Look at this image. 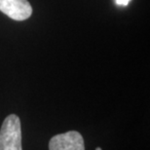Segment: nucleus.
Returning <instances> with one entry per match:
<instances>
[{"mask_svg": "<svg viewBox=\"0 0 150 150\" xmlns=\"http://www.w3.org/2000/svg\"><path fill=\"white\" fill-rule=\"evenodd\" d=\"M0 150H23L22 127L15 114L7 116L0 129Z\"/></svg>", "mask_w": 150, "mask_h": 150, "instance_id": "obj_1", "label": "nucleus"}, {"mask_svg": "<svg viewBox=\"0 0 150 150\" xmlns=\"http://www.w3.org/2000/svg\"><path fill=\"white\" fill-rule=\"evenodd\" d=\"M49 150H85L82 134L76 131L56 134L50 140Z\"/></svg>", "mask_w": 150, "mask_h": 150, "instance_id": "obj_2", "label": "nucleus"}, {"mask_svg": "<svg viewBox=\"0 0 150 150\" xmlns=\"http://www.w3.org/2000/svg\"><path fill=\"white\" fill-rule=\"evenodd\" d=\"M0 11L15 21L30 18L32 7L28 0H0Z\"/></svg>", "mask_w": 150, "mask_h": 150, "instance_id": "obj_3", "label": "nucleus"}, {"mask_svg": "<svg viewBox=\"0 0 150 150\" xmlns=\"http://www.w3.org/2000/svg\"><path fill=\"white\" fill-rule=\"evenodd\" d=\"M131 0H115L116 5L118 6H128Z\"/></svg>", "mask_w": 150, "mask_h": 150, "instance_id": "obj_4", "label": "nucleus"}, {"mask_svg": "<svg viewBox=\"0 0 150 150\" xmlns=\"http://www.w3.org/2000/svg\"><path fill=\"white\" fill-rule=\"evenodd\" d=\"M96 150H101V148L100 147H98V148H96Z\"/></svg>", "mask_w": 150, "mask_h": 150, "instance_id": "obj_5", "label": "nucleus"}]
</instances>
